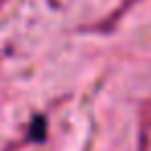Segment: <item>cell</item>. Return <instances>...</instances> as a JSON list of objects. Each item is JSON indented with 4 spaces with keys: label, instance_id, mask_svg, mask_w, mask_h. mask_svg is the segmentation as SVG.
I'll list each match as a JSON object with an SVG mask.
<instances>
[{
    "label": "cell",
    "instance_id": "1",
    "mask_svg": "<svg viewBox=\"0 0 151 151\" xmlns=\"http://www.w3.org/2000/svg\"><path fill=\"white\" fill-rule=\"evenodd\" d=\"M29 134H31L33 141H44V137H46V120H44V116H35L33 118Z\"/></svg>",
    "mask_w": 151,
    "mask_h": 151
}]
</instances>
